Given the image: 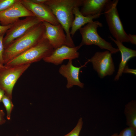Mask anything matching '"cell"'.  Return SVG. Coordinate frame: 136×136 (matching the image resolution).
<instances>
[{"label": "cell", "mask_w": 136, "mask_h": 136, "mask_svg": "<svg viewBox=\"0 0 136 136\" xmlns=\"http://www.w3.org/2000/svg\"><path fill=\"white\" fill-rule=\"evenodd\" d=\"M45 31V27L42 22L14 40L4 48L3 55V64L40 42L44 38Z\"/></svg>", "instance_id": "cell-1"}, {"label": "cell", "mask_w": 136, "mask_h": 136, "mask_svg": "<svg viewBox=\"0 0 136 136\" xmlns=\"http://www.w3.org/2000/svg\"><path fill=\"white\" fill-rule=\"evenodd\" d=\"M83 0H47L45 4L51 9L66 33L67 46H75L70 34V28L74 20L73 10L81 6Z\"/></svg>", "instance_id": "cell-2"}, {"label": "cell", "mask_w": 136, "mask_h": 136, "mask_svg": "<svg viewBox=\"0 0 136 136\" xmlns=\"http://www.w3.org/2000/svg\"><path fill=\"white\" fill-rule=\"evenodd\" d=\"M54 50L48 40L44 38L37 44L5 64L13 66L31 64L50 56Z\"/></svg>", "instance_id": "cell-3"}, {"label": "cell", "mask_w": 136, "mask_h": 136, "mask_svg": "<svg viewBox=\"0 0 136 136\" xmlns=\"http://www.w3.org/2000/svg\"><path fill=\"white\" fill-rule=\"evenodd\" d=\"M118 0H109L104 10L106 21L111 33L115 40L123 43L129 42L120 19L117 6Z\"/></svg>", "instance_id": "cell-4"}, {"label": "cell", "mask_w": 136, "mask_h": 136, "mask_svg": "<svg viewBox=\"0 0 136 136\" xmlns=\"http://www.w3.org/2000/svg\"><path fill=\"white\" fill-rule=\"evenodd\" d=\"M102 24L98 21H93L87 24L79 29L82 40L79 45L81 48L84 45H95L101 49L107 50L111 53L115 54L119 51L118 48L113 47L111 43L100 37L97 32L98 27H102Z\"/></svg>", "instance_id": "cell-5"}, {"label": "cell", "mask_w": 136, "mask_h": 136, "mask_svg": "<svg viewBox=\"0 0 136 136\" xmlns=\"http://www.w3.org/2000/svg\"><path fill=\"white\" fill-rule=\"evenodd\" d=\"M31 64L11 66L4 65L0 68V89L12 99L13 88L17 81Z\"/></svg>", "instance_id": "cell-6"}, {"label": "cell", "mask_w": 136, "mask_h": 136, "mask_svg": "<svg viewBox=\"0 0 136 136\" xmlns=\"http://www.w3.org/2000/svg\"><path fill=\"white\" fill-rule=\"evenodd\" d=\"M42 22L35 16H28L19 19L12 24L3 40L4 48L16 39L22 36L30 29Z\"/></svg>", "instance_id": "cell-7"}, {"label": "cell", "mask_w": 136, "mask_h": 136, "mask_svg": "<svg viewBox=\"0 0 136 136\" xmlns=\"http://www.w3.org/2000/svg\"><path fill=\"white\" fill-rule=\"evenodd\" d=\"M112 54L108 50L98 51L88 60L89 62L92 63L93 68L101 78L112 75L115 71Z\"/></svg>", "instance_id": "cell-8"}, {"label": "cell", "mask_w": 136, "mask_h": 136, "mask_svg": "<svg viewBox=\"0 0 136 136\" xmlns=\"http://www.w3.org/2000/svg\"><path fill=\"white\" fill-rule=\"evenodd\" d=\"M35 16L21 3L17 0L13 5L6 10L0 12V22L3 26L12 24L21 17Z\"/></svg>", "instance_id": "cell-9"}, {"label": "cell", "mask_w": 136, "mask_h": 136, "mask_svg": "<svg viewBox=\"0 0 136 136\" xmlns=\"http://www.w3.org/2000/svg\"><path fill=\"white\" fill-rule=\"evenodd\" d=\"M20 1L27 9L42 22H46L55 25L59 24L50 8L45 4L34 3L29 0Z\"/></svg>", "instance_id": "cell-10"}, {"label": "cell", "mask_w": 136, "mask_h": 136, "mask_svg": "<svg viewBox=\"0 0 136 136\" xmlns=\"http://www.w3.org/2000/svg\"><path fill=\"white\" fill-rule=\"evenodd\" d=\"M80 48L79 46L70 47L63 45L54 49L50 56L43 60L46 62L58 65L61 64L64 60H72L78 58L80 54L78 51Z\"/></svg>", "instance_id": "cell-11"}, {"label": "cell", "mask_w": 136, "mask_h": 136, "mask_svg": "<svg viewBox=\"0 0 136 136\" xmlns=\"http://www.w3.org/2000/svg\"><path fill=\"white\" fill-rule=\"evenodd\" d=\"M43 22L45 27L44 38L48 40L54 49L63 45L67 46L66 35L61 24L55 25Z\"/></svg>", "instance_id": "cell-12"}, {"label": "cell", "mask_w": 136, "mask_h": 136, "mask_svg": "<svg viewBox=\"0 0 136 136\" xmlns=\"http://www.w3.org/2000/svg\"><path fill=\"white\" fill-rule=\"evenodd\" d=\"M89 62L88 61L83 65L79 67L74 66L72 60H69L66 64H62L60 67L59 72L67 80V88L69 89L74 85L77 86L81 88L84 87V83L80 81L79 74L81 68L85 66Z\"/></svg>", "instance_id": "cell-13"}, {"label": "cell", "mask_w": 136, "mask_h": 136, "mask_svg": "<svg viewBox=\"0 0 136 136\" xmlns=\"http://www.w3.org/2000/svg\"><path fill=\"white\" fill-rule=\"evenodd\" d=\"M109 38L116 44L121 53V61L117 74L114 79L115 81H117L122 76L124 69L128 61L130 58L136 56V51L125 47L123 45L122 43L114 39L111 36L109 37Z\"/></svg>", "instance_id": "cell-14"}, {"label": "cell", "mask_w": 136, "mask_h": 136, "mask_svg": "<svg viewBox=\"0 0 136 136\" xmlns=\"http://www.w3.org/2000/svg\"><path fill=\"white\" fill-rule=\"evenodd\" d=\"M109 0H83L80 11L84 16L101 14Z\"/></svg>", "instance_id": "cell-15"}, {"label": "cell", "mask_w": 136, "mask_h": 136, "mask_svg": "<svg viewBox=\"0 0 136 136\" xmlns=\"http://www.w3.org/2000/svg\"><path fill=\"white\" fill-rule=\"evenodd\" d=\"M75 18L71 27L70 34L73 36L77 30L85 24L93 21L94 19L99 18L101 14L93 16H85L83 15L80 11L79 7H76L73 10Z\"/></svg>", "instance_id": "cell-16"}, {"label": "cell", "mask_w": 136, "mask_h": 136, "mask_svg": "<svg viewBox=\"0 0 136 136\" xmlns=\"http://www.w3.org/2000/svg\"><path fill=\"white\" fill-rule=\"evenodd\" d=\"M124 113L128 127L136 129V101L132 100L125 105Z\"/></svg>", "instance_id": "cell-17"}, {"label": "cell", "mask_w": 136, "mask_h": 136, "mask_svg": "<svg viewBox=\"0 0 136 136\" xmlns=\"http://www.w3.org/2000/svg\"><path fill=\"white\" fill-rule=\"evenodd\" d=\"M2 102L3 103L7 112V118L9 120L10 119L11 114L14 108V105L12 99L5 95L3 98Z\"/></svg>", "instance_id": "cell-18"}, {"label": "cell", "mask_w": 136, "mask_h": 136, "mask_svg": "<svg viewBox=\"0 0 136 136\" xmlns=\"http://www.w3.org/2000/svg\"><path fill=\"white\" fill-rule=\"evenodd\" d=\"M83 122L82 118H80L75 127L71 132L63 136H79L82 127Z\"/></svg>", "instance_id": "cell-19"}, {"label": "cell", "mask_w": 136, "mask_h": 136, "mask_svg": "<svg viewBox=\"0 0 136 136\" xmlns=\"http://www.w3.org/2000/svg\"><path fill=\"white\" fill-rule=\"evenodd\" d=\"M118 136H136V129L128 127L122 130Z\"/></svg>", "instance_id": "cell-20"}, {"label": "cell", "mask_w": 136, "mask_h": 136, "mask_svg": "<svg viewBox=\"0 0 136 136\" xmlns=\"http://www.w3.org/2000/svg\"><path fill=\"white\" fill-rule=\"evenodd\" d=\"M17 0H0V12L7 9Z\"/></svg>", "instance_id": "cell-21"}, {"label": "cell", "mask_w": 136, "mask_h": 136, "mask_svg": "<svg viewBox=\"0 0 136 136\" xmlns=\"http://www.w3.org/2000/svg\"><path fill=\"white\" fill-rule=\"evenodd\" d=\"M4 36V35L0 36V63L3 65H4L3 62V55L4 49L3 42Z\"/></svg>", "instance_id": "cell-22"}, {"label": "cell", "mask_w": 136, "mask_h": 136, "mask_svg": "<svg viewBox=\"0 0 136 136\" xmlns=\"http://www.w3.org/2000/svg\"><path fill=\"white\" fill-rule=\"evenodd\" d=\"M0 24V36H4L7 30L11 28L12 24L7 26H3Z\"/></svg>", "instance_id": "cell-23"}, {"label": "cell", "mask_w": 136, "mask_h": 136, "mask_svg": "<svg viewBox=\"0 0 136 136\" xmlns=\"http://www.w3.org/2000/svg\"><path fill=\"white\" fill-rule=\"evenodd\" d=\"M129 42L134 45L136 44V35L130 34H128Z\"/></svg>", "instance_id": "cell-24"}, {"label": "cell", "mask_w": 136, "mask_h": 136, "mask_svg": "<svg viewBox=\"0 0 136 136\" xmlns=\"http://www.w3.org/2000/svg\"><path fill=\"white\" fill-rule=\"evenodd\" d=\"M123 73H129L136 75V69H129L126 65L124 69Z\"/></svg>", "instance_id": "cell-25"}, {"label": "cell", "mask_w": 136, "mask_h": 136, "mask_svg": "<svg viewBox=\"0 0 136 136\" xmlns=\"http://www.w3.org/2000/svg\"><path fill=\"white\" fill-rule=\"evenodd\" d=\"M5 115L3 110L0 109V125H2L6 122V120L4 118Z\"/></svg>", "instance_id": "cell-26"}, {"label": "cell", "mask_w": 136, "mask_h": 136, "mask_svg": "<svg viewBox=\"0 0 136 136\" xmlns=\"http://www.w3.org/2000/svg\"><path fill=\"white\" fill-rule=\"evenodd\" d=\"M31 2L36 4H45L47 0H29Z\"/></svg>", "instance_id": "cell-27"}, {"label": "cell", "mask_w": 136, "mask_h": 136, "mask_svg": "<svg viewBox=\"0 0 136 136\" xmlns=\"http://www.w3.org/2000/svg\"><path fill=\"white\" fill-rule=\"evenodd\" d=\"M5 95V93L4 91L0 89V102H2V99Z\"/></svg>", "instance_id": "cell-28"}, {"label": "cell", "mask_w": 136, "mask_h": 136, "mask_svg": "<svg viewBox=\"0 0 136 136\" xmlns=\"http://www.w3.org/2000/svg\"><path fill=\"white\" fill-rule=\"evenodd\" d=\"M118 133H116L111 136H118Z\"/></svg>", "instance_id": "cell-29"}, {"label": "cell", "mask_w": 136, "mask_h": 136, "mask_svg": "<svg viewBox=\"0 0 136 136\" xmlns=\"http://www.w3.org/2000/svg\"><path fill=\"white\" fill-rule=\"evenodd\" d=\"M4 65H3L2 64L0 63V68L2 66H3Z\"/></svg>", "instance_id": "cell-30"}]
</instances>
